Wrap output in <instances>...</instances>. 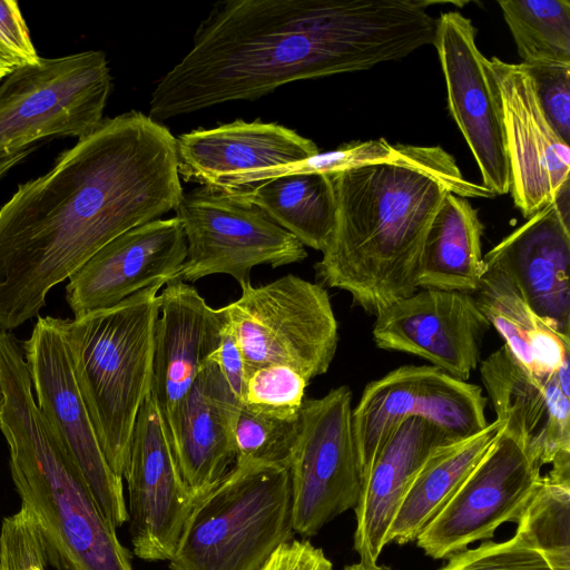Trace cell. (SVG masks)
<instances>
[{
  "instance_id": "obj_1",
  "label": "cell",
  "mask_w": 570,
  "mask_h": 570,
  "mask_svg": "<svg viewBox=\"0 0 570 570\" xmlns=\"http://www.w3.org/2000/svg\"><path fill=\"white\" fill-rule=\"evenodd\" d=\"M176 137L131 110L105 118L0 208V330L38 316L49 291L118 235L175 210Z\"/></svg>"
},
{
  "instance_id": "obj_2",
  "label": "cell",
  "mask_w": 570,
  "mask_h": 570,
  "mask_svg": "<svg viewBox=\"0 0 570 570\" xmlns=\"http://www.w3.org/2000/svg\"><path fill=\"white\" fill-rule=\"evenodd\" d=\"M419 0H224L190 50L155 86L159 122L305 79L354 72L433 45L438 18Z\"/></svg>"
},
{
  "instance_id": "obj_3",
  "label": "cell",
  "mask_w": 570,
  "mask_h": 570,
  "mask_svg": "<svg viewBox=\"0 0 570 570\" xmlns=\"http://www.w3.org/2000/svg\"><path fill=\"white\" fill-rule=\"evenodd\" d=\"M396 145L393 160L332 175L335 223L315 264L323 285L375 316L419 289L424 240L445 195L495 196L464 178L442 147Z\"/></svg>"
},
{
  "instance_id": "obj_4",
  "label": "cell",
  "mask_w": 570,
  "mask_h": 570,
  "mask_svg": "<svg viewBox=\"0 0 570 570\" xmlns=\"http://www.w3.org/2000/svg\"><path fill=\"white\" fill-rule=\"evenodd\" d=\"M0 395L12 481L50 563L60 570H134L115 525L37 406L22 346L2 330Z\"/></svg>"
},
{
  "instance_id": "obj_5",
  "label": "cell",
  "mask_w": 570,
  "mask_h": 570,
  "mask_svg": "<svg viewBox=\"0 0 570 570\" xmlns=\"http://www.w3.org/2000/svg\"><path fill=\"white\" fill-rule=\"evenodd\" d=\"M156 284L119 304L63 318L73 374L111 470L122 478L141 404L150 393Z\"/></svg>"
},
{
  "instance_id": "obj_6",
  "label": "cell",
  "mask_w": 570,
  "mask_h": 570,
  "mask_svg": "<svg viewBox=\"0 0 570 570\" xmlns=\"http://www.w3.org/2000/svg\"><path fill=\"white\" fill-rule=\"evenodd\" d=\"M293 532L288 469L234 464L195 502L168 566L257 570Z\"/></svg>"
},
{
  "instance_id": "obj_7",
  "label": "cell",
  "mask_w": 570,
  "mask_h": 570,
  "mask_svg": "<svg viewBox=\"0 0 570 570\" xmlns=\"http://www.w3.org/2000/svg\"><path fill=\"white\" fill-rule=\"evenodd\" d=\"M222 307L240 348L247 375L273 364L293 367L308 382L327 372L338 344V325L327 291L293 274L240 287Z\"/></svg>"
},
{
  "instance_id": "obj_8",
  "label": "cell",
  "mask_w": 570,
  "mask_h": 570,
  "mask_svg": "<svg viewBox=\"0 0 570 570\" xmlns=\"http://www.w3.org/2000/svg\"><path fill=\"white\" fill-rule=\"evenodd\" d=\"M107 56L86 50L16 67L0 82V154L42 138L92 134L111 91Z\"/></svg>"
},
{
  "instance_id": "obj_9",
  "label": "cell",
  "mask_w": 570,
  "mask_h": 570,
  "mask_svg": "<svg viewBox=\"0 0 570 570\" xmlns=\"http://www.w3.org/2000/svg\"><path fill=\"white\" fill-rule=\"evenodd\" d=\"M175 213L187 243L181 281L225 274L242 287L250 283L255 266L279 267L308 256L262 208L228 190L202 185L183 193Z\"/></svg>"
},
{
  "instance_id": "obj_10",
  "label": "cell",
  "mask_w": 570,
  "mask_h": 570,
  "mask_svg": "<svg viewBox=\"0 0 570 570\" xmlns=\"http://www.w3.org/2000/svg\"><path fill=\"white\" fill-rule=\"evenodd\" d=\"M352 413L347 385L302 403L299 433L288 466L293 529L301 535H315L358 503L362 473Z\"/></svg>"
},
{
  "instance_id": "obj_11",
  "label": "cell",
  "mask_w": 570,
  "mask_h": 570,
  "mask_svg": "<svg viewBox=\"0 0 570 570\" xmlns=\"http://www.w3.org/2000/svg\"><path fill=\"white\" fill-rule=\"evenodd\" d=\"M482 389L433 365H403L370 382L353 409L362 485L393 430L411 417L426 420L454 440L489 424Z\"/></svg>"
},
{
  "instance_id": "obj_12",
  "label": "cell",
  "mask_w": 570,
  "mask_h": 570,
  "mask_svg": "<svg viewBox=\"0 0 570 570\" xmlns=\"http://www.w3.org/2000/svg\"><path fill=\"white\" fill-rule=\"evenodd\" d=\"M37 406L73 460L107 519L128 521L122 478L109 466L77 384L63 318L38 316L22 345Z\"/></svg>"
},
{
  "instance_id": "obj_13",
  "label": "cell",
  "mask_w": 570,
  "mask_h": 570,
  "mask_svg": "<svg viewBox=\"0 0 570 570\" xmlns=\"http://www.w3.org/2000/svg\"><path fill=\"white\" fill-rule=\"evenodd\" d=\"M541 464L501 432L459 490L416 538L433 559H449L518 522L541 479Z\"/></svg>"
},
{
  "instance_id": "obj_14",
  "label": "cell",
  "mask_w": 570,
  "mask_h": 570,
  "mask_svg": "<svg viewBox=\"0 0 570 570\" xmlns=\"http://www.w3.org/2000/svg\"><path fill=\"white\" fill-rule=\"evenodd\" d=\"M476 29L458 11L438 18L433 46L446 86L449 111L479 167L482 186L494 195L510 191L502 101L499 85L479 50Z\"/></svg>"
},
{
  "instance_id": "obj_15",
  "label": "cell",
  "mask_w": 570,
  "mask_h": 570,
  "mask_svg": "<svg viewBox=\"0 0 570 570\" xmlns=\"http://www.w3.org/2000/svg\"><path fill=\"white\" fill-rule=\"evenodd\" d=\"M122 479L134 554L146 561H169L195 500L150 393L136 419Z\"/></svg>"
},
{
  "instance_id": "obj_16",
  "label": "cell",
  "mask_w": 570,
  "mask_h": 570,
  "mask_svg": "<svg viewBox=\"0 0 570 570\" xmlns=\"http://www.w3.org/2000/svg\"><path fill=\"white\" fill-rule=\"evenodd\" d=\"M490 63L501 94L510 191L528 219L570 183V147L548 119L527 66L498 57Z\"/></svg>"
},
{
  "instance_id": "obj_17",
  "label": "cell",
  "mask_w": 570,
  "mask_h": 570,
  "mask_svg": "<svg viewBox=\"0 0 570 570\" xmlns=\"http://www.w3.org/2000/svg\"><path fill=\"white\" fill-rule=\"evenodd\" d=\"M490 327L473 294L419 288L379 313L372 334L379 348L420 356L466 381Z\"/></svg>"
},
{
  "instance_id": "obj_18",
  "label": "cell",
  "mask_w": 570,
  "mask_h": 570,
  "mask_svg": "<svg viewBox=\"0 0 570 570\" xmlns=\"http://www.w3.org/2000/svg\"><path fill=\"white\" fill-rule=\"evenodd\" d=\"M187 243L178 218L134 227L97 250L68 279L75 316L112 307L132 294L179 278Z\"/></svg>"
},
{
  "instance_id": "obj_19",
  "label": "cell",
  "mask_w": 570,
  "mask_h": 570,
  "mask_svg": "<svg viewBox=\"0 0 570 570\" xmlns=\"http://www.w3.org/2000/svg\"><path fill=\"white\" fill-rule=\"evenodd\" d=\"M480 375L503 433L541 465L570 460V363L537 376L502 345L481 362Z\"/></svg>"
},
{
  "instance_id": "obj_20",
  "label": "cell",
  "mask_w": 570,
  "mask_h": 570,
  "mask_svg": "<svg viewBox=\"0 0 570 570\" xmlns=\"http://www.w3.org/2000/svg\"><path fill=\"white\" fill-rule=\"evenodd\" d=\"M159 297L150 395L168 428L203 366L219 347L225 315L222 307H210L194 286L179 278L167 283Z\"/></svg>"
},
{
  "instance_id": "obj_21",
  "label": "cell",
  "mask_w": 570,
  "mask_h": 570,
  "mask_svg": "<svg viewBox=\"0 0 570 570\" xmlns=\"http://www.w3.org/2000/svg\"><path fill=\"white\" fill-rule=\"evenodd\" d=\"M570 220L549 204L483 255L529 306L564 336L570 334Z\"/></svg>"
},
{
  "instance_id": "obj_22",
  "label": "cell",
  "mask_w": 570,
  "mask_h": 570,
  "mask_svg": "<svg viewBox=\"0 0 570 570\" xmlns=\"http://www.w3.org/2000/svg\"><path fill=\"white\" fill-rule=\"evenodd\" d=\"M239 406L218 365L209 358L167 428L181 478L195 502L235 463Z\"/></svg>"
},
{
  "instance_id": "obj_23",
  "label": "cell",
  "mask_w": 570,
  "mask_h": 570,
  "mask_svg": "<svg viewBox=\"0 0 570 570\" xmlns=\"http://www.w3.org/2000/svg\"><path fill=\"white\" fill-rule=\"evenodd\" d=\"M178 174L185 181L216 187L228 177L301 161L320 153L293 129L261 119H237L176 137Z\"/></svg>"
},
{
  "instance_id": "obj_24",
  "label": "cell",
  "mask_w": 570,
  "mask_h": 570,
  "mask_svg": "<svg viewBox=\"0 0 570 570\" xmlns=\"http://www.w3.org/2000/svg\"><path fill=\"white\" fill-rule=\"evenodd\" d=\"M454 441L420 417L407 419L393 430L372 464L354 509V549L360 561L376 563L399 505L420 468L434 450Z\"/></svg>"
},
{
  "instance_id": "obj_25",
  "label": "cell",
  "mask_w": 570,
  "mask_h": 570,
  "mask_svg": "<svg viewBox=\"0 0 570 570\" xmlns=\"http://www.w3.org/2000/svg\"><path fill=\"white\" fill-rule=\"evenodd\" d=\"M500 432L501 426L493 421L472 436L434 450L405 492L390 525L386 544L415 541L452 499Z\"/></svg>"
},
{
  "instance_id": "obj_26",
  "label": "cell",
  "mask_w": 570,
  "mask_h": 570,
  "mask_svg": "<svg viewBox=\"0 0 570 570\" xmlns=\"http://www.w3.org/2000/svg\"><path fill=\"white\" fill-rule=\"evenodd\" d=\"M473 296L524 370L537 376H549L570 363V337L535 313L502 273L485 267Z\"/></svg>"
},
{
  "instance_id": "obj_27",
  "label": "cell",
  "mask_w": 570,
  "mask_h": 570,
  "mask_svg": "<svg viewBox=\"0 0 570 570\" xmlns=\"http://www.w3.org/2000/svg\"><path fill=\"white\" fill-rule=\"evenodd\" d=\"M483 230L470 202L448 193L424 240L417 287L474 294L485 272Z\"/></svg>"
},
{
  "instance_id": "obj_28",
  "label": "cell",
  "mask_w": 570,
  "mask_h": 570,
  "mask_svg": "<svg viewBox=\"0 0 570 570\" xmlns=\"http://www.w3.org/2000/svg\"><path fill=\"white\" fill-rule=\"evenodd\" d=\"M228 191L262 208L304 246L326 247L336 212L332 175H285Z\"/></svg>"
},
{
  "instance_id": "obj_29",
  "label": "cell",
  "mask_w": 570,
  "mask_h": 570,
  "mask_svg": "<svg viewBox=\"0 0 570 570\" xmlns=\"http://www.w3.org/2000/svg\"><path fill=\"white\" fill-rule=\"evenodd\" d=\"M551 465L517 522L515 534L553 570H570V460Z\"/></svg>"
},
{
  "instance_id": "obj_30",
  "label": "cell",
  "mask_w": 570,
  "mask_h": 570,
  "mask_svg": "<svg viewBox=\"0 0 570 570\" xmlns=\"http://www.w3.org/2000/svg\"><path fill=\"white\" fill-rule=\"evenodd\" d=\"M525 66L570 65L569 0H499Z\"/></svg>"
},
{
  "instance_id": "obj_31",
  "label": "cell",
  "mask_w": 570,
  "mask_h": 570,
  "mask_svg": "<svg viewBox=\"0 0 570 570\" xmlns=\"http://www.w3.org/2000/svg\"><path fill=\"white\" fill-rule=\"evenodd\" d=\"M397 156V145L390 144L385 138L351 141L333 150L320 151L301 161L228 177L217 188L234 190L275 177L294 174L334 175L371 164L393 160Z\"/></svg>"
},
{
  "instance_id": "obj_32",
  "label": "cell",
  "mask_w": 570,
  "mask_h": 570,
  "mask_svg": "<svg viewBox=\"0 0 570 570\" xmlns=\"http://www.w3.org/2000/svg\"><path fill=\"white\" fill-rule=\"evenodd\" d=\"M299 433V414L283 420L254 413L242 404L235 421L236 465L289 466Z\"/></svg>"
},
{
  "instance_id": "obj_33",
  "label": "cell",
  "mask_w": 570,
  "mask_h": 570,
  "mask_svg": "<svg viewBox=\"0 0 570 570\" xmlns=\"http://www.w3.org/2000/svg\"><path fill=\"white\" fill-rule=\"evenodd\" d=\"M308 381L293 367L273 364L247 375L240 404L257 414L295 420Z\"/></svg>"
},
{
  "instance_id": "obj_34",
  "label": "cell",
  "mask_w": 570,
  "mask_h": 570,
  "mask_svg": "<svg viewBox=\"0 0 570 570\" xmlns=\"http://www.w3.org/2000/svg\"><path fill=\"white\" fill-rule=\"evenodd\" d=\"M439 570H553L546 558L517 534L501 542H485L448 559Z\"/></svg>"
},
{
  "instance_id": "obj_35",
  "label": "cell",
  "mask_w": 570,
  "mask_h": 570,
  "mask_svg": "<svg viewBox=\"0 0 570 570\" xmlns=\"http://www.w3.org/2000/svg\"><path fill=\"white\" fill-rule=\"evenodd\" d=\"M525 66V65H524ZM534 79L542 108L558 134L570 138V65L527 66Z\"/></svg>"
},
{
  "instance_id": "obj_36",
  "label": "cell",
  "mask_w": 570,
  "mask_h": 570,
  "mask_svg": "<svg viewBox=\"0 0 570 570\" xmlns=\"http://www.w3.org/2000/svg\"><path fill=\"white\" fill-rule=\"evenodd\" d=\"M43 543L31 514L23 509L2 521L0 529V569L26 570L35 551Z\"/></svg>"
},
{
  "instance_id": "obj_37",
  "label": "cell",
  "mask_w": 570,
  "mask_h": 570,
  "mask_svg": "<svg viewBox=\"0 0 570 570\" xmlns=\"http://www.w3.org/2000/svg\"><path fill=\"white\" fill-rule=\"evenodd\" d=\"M0 58L14 68L40 58L16 0H0Z\"/></svg>"
},
{
  "instance_id": "obj_38",
  "label": "cell",
  "mask_w": 570,
  "mask_h": 570,
  "mask_svg": "<svg viewBox=\"0 0 570 570\" xmlns=\"http://www.w3.org/2000/svg\"><path fill=\"white\" fill-rule=\"evenodd\" d=\"M257 570H333V564L311 541L291 539L278 546Z\"/></svg>"
},
{
  "instance_id": "obj_39",
  "label": "cell",
  "mask_w": 570,
  "mask_h": 570,
  "mask_svg": "<svg viewBox=\"0 0 570 570\" xmlns=\"http://www.w3.org/2000/svg\"><path fill=\"white\" fill-rule=\"evenodd\" d=\"M210 360L218 365L230 391L242 402L247 373L240 348L226 317L219 347L210 356Z\"/></svg>"
},
{
  "instance_id": "obj_40",
  "label": "cell",
  "mask_w": 570,
  "mask_h": 570,
  "mask_svg": "<svg viewBox=\"0 0 570 570\" xmlns=\"http://www.w3.org/2000/svg\"><path fill=\"white\" fill-rule=\"evenodd\" d=\"M36 149L37 146L32 145L13 153L0 154V180L10 169L23 161Z\"/></svg>"
},
{
  "instance_id": "obj_41",
  "label": "cell",
  "mask_w": 570,
  "mask_h": 570,
  "mask_svg": "<svg viewBox=\"0 0 570 570\" xmlns=\"http://www.w3.org/2000/svg\"><path fill=\"white\" fill-rule=\"evenodd\" d=\"M48 562H50L49 554L43 541V543L35 551L26 570H45Z\"/></svg>"
},
{
  "instance_id": "obj_42",
  "label": "cell",
  "mask_w": 570,
  "mask_h": 570,
  "mask_svg": "<svg viewBox=\"0 0 570 570\" xmlns=\"http://www.w3.org/2000/svg\"><path fill=\"white\" fill-rule=\"evenodd\" d=\"M343 570H393L389 566L377 564V563H367L360 561L354 564L345 566Z\"/></svg>"
},
{
  "instance_id": "obj_43",
  "label": "cell",
  "mask_w": 570,
  "mask_h": 570,
  "mask_svg": "<svg viewBox=\"0 0 570 570\" xmlns=\"http://www.w3.org/2000/svg\"><path fill=\"white\" fill-rule=\"evenodd\" d=\"M13 66L0 58V82L1 80L13 70Z\"/></svg>"
},
{
  "instance_id": "obj_44",
  "label": "cell",
  "mask_w": 570,
  "mask_h": 570,
  "mask_svg": "<svg viewBox=\"0 0 570 570\" xmlns=\"http://www.w3.org/2000/svg\"><path fill=\"white\" fill-rule=\"evenodd\" d=\"M0 413H1V395H0Z\"/></svg>"
},
{
  "instance_id": "obj_45",
  "label": "cell",
  "mask_w": 570,
  "mask_h": 570,
  "mask_svg": "<svg viewBox=\"0 0 570 570\" xmlns=\"http://www.w3.org/2000/svg\"><path fill=\"white\" fill-rule=\"evenodd\" d=\"M1 570V569H0Z\"/></svg>"
},
{
  "instance_id": "obj_46",
  "label": "cell",
  "mask_w": 570,
  "mask_h": 570,
  "mask_svg": "<svg viewBox=\"0 0 570 570\" xmlns=\"http://www.w3.org/2000/svg\"><path fill=\"white\" fill-rule=\"evenodd\" d=\"M2 59V58H1Z\"/></svg>"
}]
</instances>
